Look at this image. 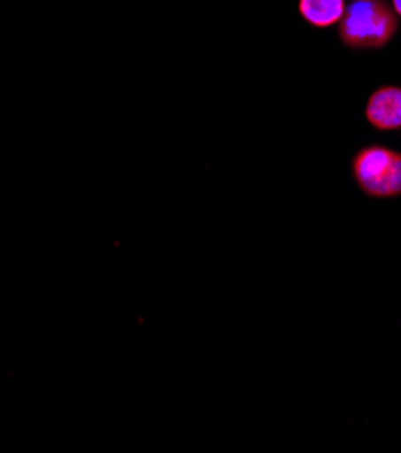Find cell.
<instances>
[{
  "label": "cell",
  "mask_w": 401,
  "mask_h": 453,
  "mask_svg": "<svg viewBox=\"0 0 401 453\" xmlns=\"http://www.w3.org/2000/svg\"><path fill=\"white\" fill-rule=\"evenodd\" d=\"M352 177L369 197L401 196V154L371 145L352 157Z\"/></svg>",
  "instance_id": "7a4b0ae2"
},
{
  "label": "cell",
  "mask_w": 401,
  "mask_h": 453,
  "mask_svg": "<svg viewBox=\"0 0 401 453\" xmlns=\"http://www.w3.org/2000/svg\"><path fill=\"white\" fill-rule=\"evenodd\" d=\"M298 12L311 26L329 27L340 22L345 3L343 0H300Z\"/></svg>",
  "instance_id": "277c9868"
},
{
  "label": "cell",
  "mask_w": 401,
  "mask_h": 453,
  "mask_svg": "<svg viewBox=\"0 0 401 453\" xmlns=\"http://www.w3.org/2000/svg\"><path fill=\"white\" fill-rule=\"evenodd\" d=\"M394 3V10H396V13L401 17V0H392Z\"/></svg>",
  "instance_id": "5b68a950"
},
{
  "label": "cell",
  "mask_w": 401,
  "mask_h": 453,
  "mask_svg": "<svg viewBox=\"0 0 401 453\" xmlns=\"http://www.w3.org/2000/svg\"><path fill=\"white\" fill-rule=\"evenodd\" d=\"M397 17L385 0H354L338 26V36L349 50H380L394 36Z\"/></svg>",
  "instance_id": "6da1fadb"
},
{
  "label": "cell",
  "mask_w": 401,
  "mask_h": 453,
  "mask_svg": "<svg viewBox=\"0 0 401 453\" xmlns=\"http://www.w3.org/2000/svg\"><path fill=\"white\" fill-rule=\"evenodd\" d=\"M366 118L376 130H394L401 127V87L383 85L371 95Z\"/></svg>",
  "instance_id": "3957f363"
}]
</instances>
